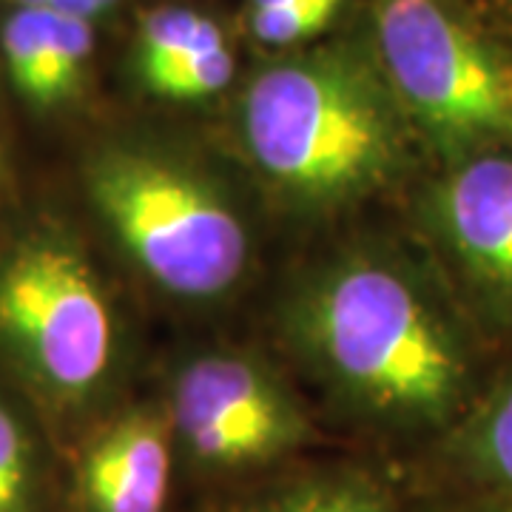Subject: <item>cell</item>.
I'll return each instance as SVG.
<instances>
[{
	"label": "cell",
	"instance_id": "obj_6",
	"mask_svg": "<svg viewBox=\"0 0 512 512\" xmlns=\"http://www.w3.org/2000/svg\"><path fill=\"white\" fill-rule=\"evenodd\" d=\"M165 416L194 476L248 487L296 464L313 441L302 404L251 356L217 350L180 367Z\"/></svg>",
	"mask_w": 512,
	"mask_h": 512
},
{
	"label": "cell",
	"instance_id": "obj_4",
	"mask_svg": "<svg viewBox=\"0 0 512 512\" xmlns=\"http://www.w3.org/2000/svg\"><path fill=\"white\" fill-rule=\"evenodd\" d=\"M0 350L57 410L89 404L117 356V322L86 254L29 231L0 254Z\"/></svg>",
	"mask_w": 512,
	"mask_h": 512
},
{
	"label": "cell",
	"instance_id": "obj_7",
	"mask_svg": "<svg viewBox=\"0 0 512 512\" xmlns=\"http://www.w3.org/2000/svg\"><path fill=\"white\" fill-rule=\"evenodd\" d=\"M180 456L165 410H126L83 441L69 484L72 512H171Z\"/></svg>",
	"mask_w": 512,
	"mask_h": 512
},
{
	"label": "cell",
	"instance_id": "obj_5",
	"mask_svg": "<svg viewBox=\"0 0 512 512\" xmlns=\"http://www.w3.org/2000/svg\"><path fill=\"white\" fill-rule=\"evenodd\" d=\"M373 32L399 109L436 146L512 143V60L441 0H376Z\"/></svg>",
	"mask_w": 512,
	"mask_h": 512
},
{
	"label": "cell",
	"instance_id": "obj_9",
	"mask_svg": "<svg viewBox=\"0 0 512 512\" xmlns=\"http://www.w3.org/2000/svg\"><path fill=\"white\" fill-rule=\"evenodd\" d=\"M0 49L12 86L37 109L66 103L94 52L92 20L15 6L0 26Z\"/></svg>",
	"mask_w": 512,
	"mask_h": 512
},
{
	"label": "cell",
	"instance_id": "obj_15",
	"mask_svg": "<svg viewBox=\"0 0 512 512\" xmlns=\"http://www.w3.org/2000/svg\"><path fill=\"white\" fill-rule=\"evenodd\" d=\"M342 0H308L276 9H251L248 23L259 43L265 46H293L325 32L336 18Z\"/></svg>",
	"mask_w": 512,
	"mask_h": 512
},
{
	"label": "cell",
	"instance_id": "obj_18",
	"mask_svg": "<svg viewBox=\"0 0 512 512\" xmlns=\"http://www.w3.org/2000/svg\"><path fill=\"white\" fill-rule=\"evenodd\" d=\"M293 3H308V0H251V9H276V6H293Z\"/></svg>",
	"mask_w": 512,
	"mask_h": 512
},
{
	"label": "cell",
	"instance_id": "obj_13",
	"mask_svg": "<svg viewBox=\"0 0 512 512\" xmlns=\"http://www.w3.org/2000/svg\"><path fill=\"white\" fill-rule=\"evenodd\" d=\"M225 43L222 29L202 12L185 6H160L148 12L137 32V74L160 72L180 57Z\"/></svg>",
	"mask_w": 512,
	"mask_h": 512
},
{
	"label": "cell",
	"instance_id": "obj_11",
	"mask_svg": "<svg viewBox=\"0 0 512 512\" xmlns=\"http://www.w3.org/2000/svg\"><path fill=\"white\" fill-rule=\"evenodd\" d=\"M0 512H60L55 464L35 424L0 396Z\"/></svg>",
	"mask_w": 512,
	"mask_h": 512
},
{
	"label": "cell",
	"instance_id": "obj_14",
	"mask_svg": "<svg viewBox=\"0 0 512 512\" xmlns=\"http://www.w3.org/2000/svg\"><path fill=\"white\" fill-rule=\"evenodd\" d=\"M234 55L228 43L180 57L177 63L148 74L146 89L165 100H205L220 94L234 77Z\"/></svg>",
	"mask_w": 512,
	"mask_h": 512
},
{
	"label": "cell",
	"instance_id": "obj_2",
	"mask_svg": "<svg viewBox=\"0 0 512 512\" xmlns=\"http://www.w3.org/2000/svg\"><path fill=\"white\" fill-rule=\"evenodd\" d=\"M399 111L370 57L328 46L256 74L239 103V134L282 197L319 211L390 183L404 157Z\"/></svg>",
	"mask_w": 512,
	"mask_h": 512
},
{
	"label": "cell",
	"instance_id": "obj_3",
	"mask_svg": "<svg viewBox=\"0 0 512 512\" xmlns=\"http://www.w3.org/2000/svg\"><path fill=\"white\" fill-rule=\"evenodd\" d=\"M86 188L131 262L168 296L220 299L245 276V220L194 165L157 148L109 146L89 163Z\"/></svg>",
	"mask_w": 512,
	"mask_h": 512
},
{
	"label": "cell",
	"instance_id": "obj_8",
	"mask_svg": "<svg viewBox=\"0 0 512 512\" xmlns=\"http://www.w3.org/2000/svg\"><path fill=\"white\" fill-rule=\"evenodd\" d=\"M433 220L461 268L512 299V160L476 157L453 171L436 191Z\"/></svg>",
	"mask_w": 512,
	"mask_h": 512
},
{
	"label": "cell",
	"instance_id": "obj_12",
	"mask_svg": "<svg viewBox=\"0 0 512 512\" xmlns=\"http://www.w3.org/2000/svg\"><path fill=\"white\" fill-rule=\"evenodd\" d=\"M470 493L512 501V384L495 390L450 444Z\"/></svg>",
	"mask_w": 512,
	"mask_h": 512
},
{
	"label": "cell",
	"instance_id": "obj_17",
	"mask_svg": "<svg viewBox=\"0 0 512 512\" xmlns=\"http://www.w3.org/2000/svg\"><path fill=\"white\" fill-rule=\"evenodd\" d=\"M120 0H72V15L74 18H86L94 20L100 15L111 12Z\"/></svg>",
	"mask_w": 512,
	"mask_h": 512
},
{
	"label": "cell",
	"instance_id": "obj_1",
	"mask_svg": "<svg viewBox=\"0 0 512 512\" xmlns=\"http://www.w3.org/2000/svg\"><path fill=\"white\" fill-rule=\"evenodd\" d=\"M291 333L333 399L379 436L433 430L461 399L456 339L421 285L376 254L325 265L293 302Z\"/></svg>",
	"mask_w": 512,
	"mask_h": 512
},
{
	"label": "cell",
	"instance_id": "obj_10",
	"mask_svg": "<svg viewBox=\"0 0 512 512\" xmlns=\"http://www.w3.org/2000/svg\"><path fill=\"white\" fill-rule=\"evenodd\" d=\"M214 512H407L387 473L359 461L291 464L228 495Z\"/></svg>",
	"mask_w": 512,
	"mask_h": 512
},
{
	"label": "cell",
	"instance_id": "obj_16",
	"mask_svg": "<svg viewBox=\"0 0 512 512\" xmlns=\"http://www.w3.org/2000/svg\"><path fill=\"white\" fill-rule=\"evenodd\" d=\"M416 512H512L510 498L467 493L464 498H441L439 504H427Z\"/></svg>",
	"mask_w": 512,
	"mask_h": 512
}]
</instances>
